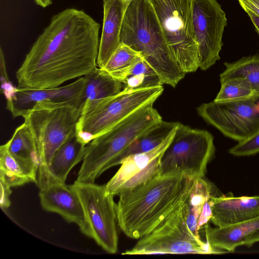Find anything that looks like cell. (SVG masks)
<instances>
[{"mask_svg": "<svg viewBox=\"0 0 259 259\" xmlns=\"http://www.w3.org/2000/svg\"><path fill=\"white\" fill-rule=\"evenodd\" d=\"M211 186L203 178L197 179L187 202V223L191 232L200 238L198 221L204 205L211 195Z\"/></svg>", "mask_w": 259, "mask_h": 259, "instance_id": "cell-25", "label": "cell"}, {"mask_svg": "<svg viewBox=\"0 0 259 259\" xmlns=\"http://www.w3.org/2000/svg\"><path fill=\"white\" fill-rule=\"evenodd\" d=\"M168 47L185 73L199 68L193 24V0H149Z\"/></svg>", "mask_w": 259, "mask_h": 259, "instance_id": "cell-7", "label": "cell"}, {"mask_svg": "<svg viewBox=\"0 0 259 259\" xmlns=\"http://www.w3.org/2000/svg\"><path fill=\"white\" fill-rule=\"evenodd\" d=\"M196 111L207 123L238 142L259 130V99L255 94L238 100H213L202 104Z\"/></svg>", "mask_w": 259, "mask_h": 259, "instance_id": "cell-11", "label": "cell"}, {"mask_svg": "<svg viewBox=\"0 0 259 259\" xmlns=\"http://www.w3.org/2000/svg\"><path fill=\"white\" fill-rule=\"evenodd\" d=\"M163 91L162 85L123 89L110 97L86 100L76 126V137L87 145L136 111L153 104Z\"/></svg>", "mask_w": 259, "mask_h": 259, "instance_id": "cell-5", "label": "cell"}, {"mask_svg": "<svg viewBox=\"0 0 259 259\" xmlns=\"http://www.w3.org/2000/svg\"><path fill=\"white\" fill-rule=\"evenodd\" d=\"M7 142L8 150L11 153L32 160L39 165V157L34 141L24 122L15 130Z\"/></svg>", "mask_w": 259, "mask_h": 259, "instance_id": "cell-26", "label": "cell"}, {"mask_svg": "<svg viewBox=\"0 0 259 259\" xmlns=\"http://www.w3.org/2000/svg\"><path fill=\"white\" fill-rule=\"evenodd\" d=\"M39 189L40 203L44 210L57 213L67 222L75 224L89 237V228L81 202L71 185L52 182Z\"/></svg>", "mask_w": 259, "mask_h": 259, "instance_id": "cell-15", "label": "cell"}, {"mask_svg": "<svg viewBox=\"0 0 259 259\" xmlns=\"http://www.w3.org/2000/svg\"><path fill=\"white\" fill-rule=\"evenodd\" d=\"M229 152L235 156H249L259 152V130L247 139L239 142L229 149Z\"/></svg>", "mask_w": 259, "mask_h": 259, "instance_id": "cell-29", "label": "cell"}, {"mask_svg": "<svg viewBox=\"0 0 259 259\" xmlns=\"http://www.w3.org/2000/svg\"><path fill=\"white\" fill-rule=\"evenodd\" d=\"M226 68L220 75V81L231 78L246 80L255 94L259 93V56L242 58L233 63H225Z\"/></svg>", "mask_w": 259, "mask_h": 259, "instance_id": "cell-24", "label": "cell"}, {"mask_svg": "<svg viewBox=\"0 0 259 259\" xmlns=\"http://www.w3.org/2000/svg\"><path fill=\"white\" fill-rule=\"evenodd\" d=\"M1 182V196L0 206L2 209H7L11 205L10 199L12 193L11 188L5 182L0 180Z\"/></svg>", "mask_w": 259, "mask_h": 259, "instance_id": "cell-32", "label": "cell"}, {"mask_svg": "<svg viewBox=\"0 0 259 259\" xmlns=\"http://www.w3.org/2000/svg\"><path fill=\"white\" fill-rule=\"evenodd\" d=\"M81 202L89 228V237L103 249L114 254L118 250L116 203L105 185L76 180L70 185Z\"/></svg>", "mask_w": 259, "mask_h": 259, "instance_id": "cell-10", "label": "cell"}, {"mask_svg": "<svg viewBox=\"0 0 259 259\" xmlns=\"http://www.w3.org/2000/svg\"><path fill=\"white\" fill-rule=\"evenodd\" d=\"M123 83V89L134 90L162 85L155 71L128 75Z\"/></svg>", "mask_w": 259, "mask_h": 259, "instance_id": "cell-28", "label": "cell"}, {"mask_svg": "<svg viewBox=\"0 0 259 259\" xmlns=\"http://www.w3.org/2000/svg\"><path fill=\"white\" fill-rule=\"evenodd\" d=\"M176 128L154 149L128 156L122 160L117 171L105 185L106 192L118 196L160 174L162 156L172 141Z\"/></svg>", "mask_w": 259, "mask_h": 259, "instance_id": "cell-13", "label": "cell"}, {"mask_svg": "<svg viewBox=\"0 0 259 259\" xmlns=\"http://www.w3.org/2000/svg\"><path fill=\"white\" fill-rule=\"evenodd\" d=\"M214 151L213 137L209 132L179 123L162 156L160 174L178 170L196 179L203 178Z\"/></svg>", "mask_w": 259, "mask_h": 259, "instance_id": "cell-9", "label": "cell"}, {"mask_svg": "<svg viewBox=\"0 0 259 259\" xmlns=\"http://www.w3.org/2000/svg\"><path fill=\"white\" fill-rule=\"evenodd\" d=\"M85 146L75 133L57 150L45 174L37 180L38 187L52 182L65 183L71 169L82 161Z\"/></svg>", "mask_w": 259, "mask_h": 259, "instance_id": "cell-19", "label": "cell"}, {"mask_svg": "<svg viewBox=\"0 0 259 259\" xmlns=\"http://www.w3.org/2000/svg\"><path fill=\"white\" fill-rule=\"evenodd\" d=\"M255 94L257 96V97H258V98L259 99V93Z\"/></svg>", "mask_w": 259, "mask_h": 259, "instance_id": "cell-37", "label": "cell"}, {"mask_svg": "<svg viewBox=\"0 0 259 259\" xmlns=\"http://www.w3.org/2000/svg\"><path fill=\"white\" fill-rule=\"evenodd\" d=\"M179 122L162 121L135 140L120 155L117 165L126 157L150 151L160 145Z\"/></svg>", "mask_w": 259, "mask_h": 259, "instance_id": "cell-22", "label": "cell"}, {"mask_svg": "<svg viewBox=\"0 0 259 259\" xmlns=\"http://www.w3.org/2000/svg\"><path fill=\"white\" fill-rule=\"evenodd\" d=\"M0 69L1 91L5 96L7 102L10 101L15 95L17 87L10 80L7 71L5 56L3 50H0Z\"/></svg>", "mask_w": 259, "mask_h": 259, "instance_id": "cell-30", "label": "cell"}, {"mask_svg": "<svg viewBox=\"0 0 259 259\" xmlns=\"http://www.w3.org/2000/svg\"><path fill=\"white\" fill-rule=\"evenodd\" d=\"M197 179L178 170L159 174L118 195V227L138 239L148 234L188 201Z\"/></svg>", "mask_w": 259, "mask_h": 259, "instance_id": "cell-2", "label": "cell"}, {"mask_svg": "<svg viewBox=\"0 0 259 259\" xmlns=\"http://www.w3.org/2000/svg\"><path fill=\"white\" fill-rule=\"evenodd\" d=\"M99 28L82 10L67 9L54 15L17 70V88H56L91 72L97 65Z\"/></svg>", "mask_w": 259, "mask_h": 259, "instance_id": "cell-1", "label": "cell"}, {"mask_svg": "<svg viewBox=\"0 0 259 259\" xmlns=\"http://www.w3.org/2000/svg\"><path fill=\"white\" fill-rule=\"evenodd\" d=\"M220 82L221 89L214 100L215 101L238 100L255 94L249 83L243 78H228Z\"/></svg>", "mask_w": 259, "mask_h": 259, "instance_id": "cell-27", "label": "cell"}, {"mask_svg": "<svg viewBox=\"0 0 259 259\" xmlns=\"http://www.w3.org/2000/svg\"><path fill=\"white\" fill-rule=\"evenodd\" d=\"M244 11L248 14L256 31L259 34V17L250 10H245Z\"/></svg>", "mask_w": 259, "mask_h": 259, "instance_id": "cell-34", "label": "cell"}, {"mask_svg": "<svg viewBox=\"0 0 259 259\" xmlns=\"http://www.w3.org/2000/svg\"><path fill=\"white\" fill-rule=\"evenodd\" d=\"M192 17L199 68L206 70L220 59L227 18L217 0H193Z\"/></svg>", "mask_w": 259, "mask_h": 259, "instance_id": "cell-12", "label": "cell"}, {"mask_svg": "<svg viewBox=\"0 0 259 259\" xmlns=\"http://www.w3.org/2000/svg\"><path fill=\"white\" fill-rule=\"evenodd\" d=\"M120 42L140 53L163 84L175 88L185 76L173 56L149 0H134L125 12Z\"/></svg>", "mask_w": 259, "mask_h": 259, "instance_id": "cell-3", "label": "cell"}, {"mask_svg": "<svg viewBox=\"0 0 259 259\" xmlns=\"http://www.w3.org/2000/svg\"><path fill=\"white\" fill-rule=\"evenodd\" d=\"M83 77L82 97L84 102L87 100H98L113 96L123 89L122 82L114 79L99 67H96Z\"/></svg>", "mask_w": 259, "mask_h": 259, "instance_id": "cell-21", "label": "cell"}, {"mask_svg": "<svg viewBox=\"0 0 259 259\" xmlns=\"http://www.w3.org/2000/svg\"><path fill=\"white\" fill-rule=\"evenodd\" d=\"M134 0H124V1L128 5L132 2Z\"/></svg>", "mask_w": 259, "mask_h": 259, "instance_id": "cell-36", "label": "cell"}, {"mask_svg": "<svg viewBox=\"0 0 259 259\" xmlns=\"http://www.w3.org/2000/svg\"><path fill=\"white\" fill-rule=\"evenodd\" d=\"M39 165L11 153L8 142L0 147V180L11 187L36 183Z\"/></svg>", "mask_w": 259, "mask_h": 259, "instance_id": "cell-20", "label": "cell"}, {"mask_svg": "<svg viewBox=\"0 0 259 259\" xmlns=\"http://www.w3.org/2000/svg\"><path fill=\"white\" fill-rule=\"evenodd\" d=\"M210 221L222 227L254 219L259 216V196L219 197L211 196Z\"/></svg>", "mask_w": 259, "mask_h": 259, "instance_id": "cell-16", "label": "cell"}, {"mask_svg": "<svg viewBox=\"0 0 259 259\" xmlns=\"http://www.w3.org/2000/svg\"><path fill=\"white\" fill-rule=\"evenodd\" d=\"M143 58L140 53L120 42L101 68L114 79L123 83L133 67Z\"/></svg>", "mask_w": 259, "mask_h": 259, "instance_id": "cell-23", "label": "cell"}, {"mask_svg": "<svg viewBox=\"0 0 259 259\" xmlns=\"http://www.w3.org/2000/svg\"><path fill=\"white\" fill-rule=\"evenodd\" d=\"M84 77L63 87L47 89H20L17 90L12 99L7 102L6 108L12 116L23 117L37 103H71L82 110L84 104L82 92Z\"/></svg>", "mask_w": 259, "mask_h": 259, "instance_id": "cell-14", "label": "cell"}, {"mask_svg": "<svg viewBox=\"0 0 259 259\" xmlns=\"http://www.w3.org/2000/svg\"><path fill=\"white\" fill-rule=\"evenodd\" d=\"M153 105L139 109L88 143L76 180L95 183L103 172L117 165L121 154L135 140L162 121Z\"/></svg>", "mask_w": 259, "mask_h": 259, "instance_id": "cell-4", "label": "cell"}, {"mask_svg": "<svg viewBox=\"0 0 259 259\" xmlns=\"http://www.w3.org/2000/svg\"><path fill=\"white\" fill-rule=\"evenodd\" d=\"M36 4L42 8H46L52 3L53 0H34Z\"/></svg>", "mask_w": 259, "mask_h": 259, "instance_id": "cell-35", "label": "cell"}, {"mask_svg": "<svg viewBox=\"0 0 259 259\" xmlns=\"http://www.w3.org/2000/svg\"><path fill=\"white\" fill-rule=\"evenodd\" d=\"M238 1L244 10H250L259 17V0Z\"/></svg>", "mask_w": 259, "mask_h": 259, "instance_id": "cell-33", "label": "cell"}, {"mask_svg": "<svg viewBox=\"0 0 259 259\" xmlns=\"http://www.w3.org/2000/svg\"><path fill=\"white\" fill-rule=\"evenodd\" d=\"M187 202L170 214L158 226L123 255L218 253L209 242L191 232L187 223Z\"/></svg>", "mask_w": 259, "mask_h": 259, "instance_id": "cell-8", "label": "cell"}, {"mask_svg": "<svg viewBox=\"0 0 259 259\" xmlns=\"http://www.w3.org/2000/svg\"><path fill=\"white\" fill-rule=\"evenodd\" d=\"M81 112L71 103L42 102L23 116L39 157L37 180L45 174L57 150L75 133Z\"/></svg>", "mask_w": 259, "mask_h": 259, "instance_id": "cell-6", "label": "cell"}, {"mask_svg": "<svg viewBox=\"0 0 259 259\" xmlns=\"http://www.w3.org/2000/svg\"><path fill=\"white\" fill-rule=\"evenodd\" d=\"M206 240L213 248L233 252L242 245L259 242V216L248 221L222 227H205Z\"/></svg>", "mask_w": 259, "mask_h": 259, "instance_id": "cell-17", "label": "cell"}, {"mask_svg": "<svg viewBox=\"0 0 259 259\" xmlns=\"http://www.w3.org/2000/svg\"><path fill=\"white\" fill-rule=\"evenodd\" d=\"M103 22L97 64L103 67L120 44V34L128 7L124 0H103Z\"/></svg>", "mask_w": 259, "mask_h": 259, "instance_id": "cell-18", "label": "cell"}, {"mask_svg": "<svg viewBox=\"0 0 259 259\" xmlns=\"http://www.w3.org/2000/svg\"><path fill=\"white\" fill-rule=\"evenodd\" d=\"M211 197V196H210ZM210 198L205 203L198 221L197 228L199 231L205 228L211 218V204Z\"/></svg>", "mask_w": 259, "mask_h": 259, "instance_id": "cell-31", "label": "cell"}]
</instances>
